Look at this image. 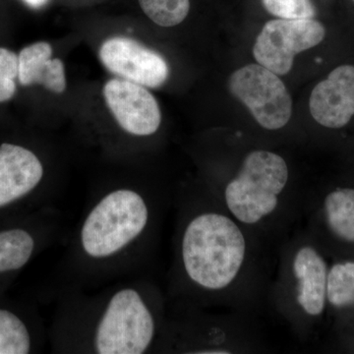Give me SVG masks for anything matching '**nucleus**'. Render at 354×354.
<instances>
[{"label":"nucleus","instance_id":"16","mask_svg":"<svg viewBox=\"0 0 354 354\" xmlns=\"http://www.w3.org/2000/svg\"><path fill=\"white\" fill-rule=\"evenodd\" d=\"M34 346V335L24 317L0 306V354L31 353Z\"/></svg>","mask_w":354,"mask_h":354},{"label":"nucleus","instance_id":"1","mask_svg":"<svg viewBox=\"0 0 354 354\" xmlns=\"http://www.w3.org/2000/svg\"><path fill=\"white\" fill-rule=\"evenodd\" d=\"M258 241L215 197L198 201L186 209L177 232L179 290L199 304H241L258 283Z\"/></svg>","mask_w":354,"mask_h":354},{"label":"nucleus","instance_id":"8","mask_svg":"<svg viewBox=\"0 0 354 354\" xmlns=\"http://www.w3.org/2000/svg\"><path fill=\"white\" fill-rule=\"evenodd\" d=\"M102 64L111 73L146 88L167 82L169 67L160 53L127 37H113L102 44Z\"/></svg>","mask_w":354,"mask_h":354},{"label":"nucleus","instance_id":"2","mask_svg":"<svg viewBox=\"0 0 354 354\" xmlns=\"http://www.w3.org/2000/svg\"><path fill=\"white\" fill-rule=\"evenodd\" d=\"M65 344L97 354L148 353L164 334L162 307L150 288L130 283L91 298L74 312Z\"/></svg>","mask_w":354,"mask_h":354},{"label":"nucleus","instance_id":"3","mask_svg":"<svg viewBox=\"0 0 354 354\" xmlns=\"http://www.w3.org/2000/svg\"><path fill=\"white\" fill-rule=\"evenodd\" d=\"M290 171L283 156L256 149L242 158L236 172L214 195L221 207L260 239L290 211Z\"/></svg>","mask_w":354,"mask_h":354},{"label":"nucleus","instance_id":"17","mask_svg":"<svg viewBox=\"0 0 354 354\" xmlns=\"http://www.w3.org/2000/svg\"><path fill=\"white\" fill-rule=\"evenodd\" d=\"M327 302L337 309L354 307V262L335 263L329 269Z\"/></svg>","mask_w":354,"mask_h":354},{"label":"nucleus","instance_id":"19","mask_svg":"<svg viewBox=\"0 0 354 354\" xmlns=\"http://www.w3.org/2000/svg\"><path fill=\"white\" fill-rule=\"evenodd\" d=\"M266 10L279 19H312L316 8L311 0H262Z\"/></svg>","mask_w":354,"mask_h":354},{"label":"nucleus","instance_id":"9","mask_svg":"<svg viewBox=\"0 0 354 354\" xmlns=\"http://www.w3.org/2000/svg\"><path fill=\"white\" fill-rule=\"evenodd\" d=\"M104 101L123 131L136 137L152 136L162 123L157 100L144 86L114 78L102 88Z\"/></svg>","mask_w":354,"mask_h":354},{"label":"nucleus","instance_id":"4","mask_svg":"<svg viewBox=\"0 0 354 354\" xmlns=\"http://www.w3.org/2000/svg\"><path fill=\"white\" fill-rule=\"evenodd\" d=\"M152 223L150 201L137 190L109 191L88 209L79 228L78 250L92 264L118 260L137 245Z\"/></svg>","mask_w":354,"mask_h":354},{"label":"nucleus","instance_id":"18","mask_svg":"<svg viewBox=\"0 0 354 354\" xmlns=\"http://www.w3.org/2000/svg\"><path fill=\"white\" fill-rule=\"evenodd\" d=\"M147 17L160 27L181 24L190 11V0H138Z\"/></svg>","mask_w":354,"mask_h":354},{"label":"nucleus","instance_id":"11","mask_svg":"<svg viewBox=\"0 0 354 354\" xmlns=\"http://www.w3.org/2000/svg\"><path fill=\"white\" fill-rule=\"evenodd\" d=\"M312 118L321 127L339 129L354 116V66L344 64L319 82L309 100Z\"/></svg>","mask_w":354,"mask_h":354},{"label":"nucleus","instance_id":"6","mask_svg":"<svg viewBox=\"0 0 354 354\" xmlns=\"http://www.w3.org/2000/svg\"><path fill=\"white\" fill-rule=\"evenodd\" d=\"M228 91L250 111L264 129L286 127L292 115V99L279 75L260 64L235 70L227 81Z\"/></svg>","mask_w":354,"mask_h":354},{"label":"nucleus","instance_id":"20","mask_svg":"<svg viewBox=\"0 0 354 354\" xmlns=\"http://www.w3.org/2000/svg\"><path fill=\"white\" fill-rule=\"evenodd\" d=\"M19 60L13 51L0 48V102L12 99L16 93Z\"/></svg>","mask_w":354,"mask_h":354},{"label":"nucleus","instance_id":"14","mask_svg":"<svg viewBox=\"0 0 354 354\" xmlns=\"http://www.w3.org/2000/svg\"><path fill=\"white\" fill-rule=\"evenodd\" d=\"M232 327L225 324H200L186 335V342L180 346V351L186 353L197 354H230L243 349L239 342H235L236 335ZM179 342V344H181Z\"/></svg>","mask_w":354,"mask_h":354},{"label":"nucleus","instance_id":"15","mask_svg":"<svg viewBox=\"0 0 354 354\" xmlns=\"http://www.w3.org/2000/svg\"><path fill=\"white\" fill-rule=\"evenodd\" d=\"M323 216L330 234L354 244V189L337 188L324 199Z\"/></svg>","mask_w":354,"mask_h":354},{"label":"nucleus","instance_id":"12","mask_svg":"<svg viewBox=\"0 0 354 354\" xmlns=\"http://www.w3.org/2000/svg\"><path fill=\"white\" fill-rule=\"evenodd\" d=\"M53 48L46 41H39L21 50L18 60V79L21 85H41L55 94L66 90L64 64L59 58L51 59Z\"/></svg>","mask_w":354,"mask_h":354},{"label":"nucleus","instance_id":"13","mask_svg":"<svg viewBox=\"0 0 354 354\" xmlns=\"http://www.w3.org/2000/svg\"><path fill=\"white\" fill-rule=\"evenodd\" d=\"M41 235L31 225L0 228V281L20 272L38 252Z\"/></svg>","mask_w":354,"mask_h":354},{"label":"nucleus","instance_id":"7","mask_svg":"<svg viewBox=\"0 0 354 354\" xmlns=\"http://www.w3.org/2000/svg\"><path fill=\"white\" fill-rule=\"evenodd\" d=\"M325 37V27L314 18L271 20L266 23L256 39L254 58L277 75H286L292 69L295 57L315 48Z\"/></svg>","mask_w":354,"mask_h":354},{"label":"nucleus","instance_id":"5","mask_svg":"<svg viewBox=\"0 0 354 354\" xmlns=\"http://www.w3.org/2000/svg\"><path fill=\"white\" fill-rule=\"evenodd\" d=\"M328 272L322 254L301 236L283 248L274 302L299 333L306 321L319 318L325 311Z\"/></svg>","mask_w":354,"mask_h":354},{"label":"nucleus","instance_id":"21","mask_svg":"<svg viewBox=\"0 0 354 354\" xmlns=\"http://www.w3.org/2000/svg\"><path fill=\"white\" fill-rule=\"evenodd\" d=\"M28 6L32 7V8H39L44 6L48 2V0H23Z\"/></svg>","mask_w":354,"mask_h":354},{"label":"nucleus","instance_id":"10","mask_svg":"<svg viewBox=\"0 0 354 354\" xmlns=\"http://www.w3.org/2000/svg\"><path fill=\"white\" fill-rule=\"evenodd\" d=\"M43 162L30 149L17 144L0 145V214L29 201L43 183Z\"/></svg>","mask_w":354,"mask_h":354},{"label":"nucleus","instance_id":"22","mask_svg":"<svg viewBox=\"0 0 354 354\" xmlns=\"http://www.w3.org/2000/svg\"><path fill=\"white\" fill-rule=\"evenodd\" d=\"M353 1L354 2V0H353Z\"/></svg>","mask_w":354,"mask_h":354}]
</instances>
